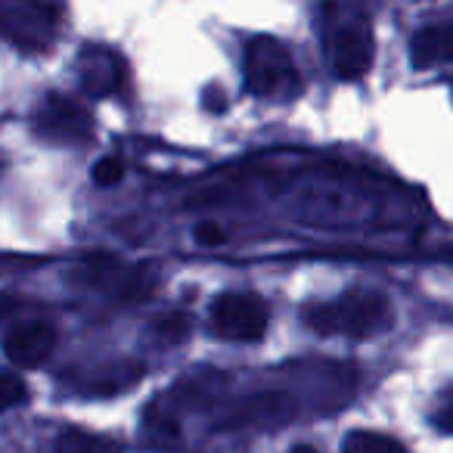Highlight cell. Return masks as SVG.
<instances>
[{"mask_svg": "<svg viewBox=\"0 0 453 453\" xmlns=\"http://www.w3.org/2000/svg\"><path fill=\"white\" fill-rule=\"evenodd\" d=\"M78 75H81V88L90 96L115 94L121 84V59L106 47H84L81 59H78Z\"/></svg>", "mask_w": 453, "mask_h": 453, "instance_id": "ba28073f", "label": "cell"}, {"mask_svg": "<svg viewBox=\"0 0 453 453\" xmlns=\"http://www.w3.org/2000/svg\"><path fill=\"white\" fill-rule=\"evenodd\" d=\"M292 453H317V450H314V447H311V444H298Z\"/></svg>", "mask_w": 453, "mask_h": 453, "instance_id": "e0dca14e", "label": "cell"}, {"mask_svg": "<svg viewBox=\"0 0 453 453\" xmlns=\"http://www.w3.org/2000/svg\"><path fill=\"white\" fill-rule=\"evenodd\" d=\"M391 302L382 292L351 289L335 302L304 308V320L320 335H348V339H370L391 326Z\"/></svg>", "mask_w": 453, "mask_h": 453, "instance_id": "6da1fadb", "label": "cell"}, {"mask_svg": "<svg viewBox=\"0 0 453 453\" xmlns=\"http://www.w3.org/2000/svg\"><path fill=\"white\" fill-rule=\"evenodd\" d=\"M63 7L50 4H0V38L10 44L41 50L50 44Z\"/></svg>", "mask_w": 453, "mask_h": 453, "instance_id": "277c9868", "label": "cell"}, {"mask_svg": "<svg viewBox=\"0 0 453 453\" xmlns=\"http://www.w3.org/2000/svg\"><path fill=\"white\" fill-rule=\"evenodd\" d=\"M35 127L41 137L59 140V143H75V140H88L94 134V121H90L88 109L63 94L44 96L38 115H35Z\"/></svg>", "mask_w": 453, "mask_h": 453, "instance_id": "8992f818", "label": "cell"}, {"mask_svg": "<svg viewBox=\"0 0 453 453\" xmlns=\"http://www.w3.org/2000/svg\"><path fill=\"white\" fill-rule=\"evenodd\" d=\"M329 59L342 81H360L372 65V32L366 19L342 22L329 35Z\"/></svg>", "mask_w": 453, "mask_h": 453, "instance_id": "5b68a950", "label": "cell"}, {"mask_svg": "<svg viewBox=\"0 0 453 453\" xmlns=\"http://www.w3.org/2000/svg\"><path fill=\"white\" fill-rule=\"evenodd\" d=\"M410 59H413L416 69L453 63V19L419 28L410 41Z\"/></svg>", "mask_w": 453, "mask_h": 453, "instance_id": "9c48e42d", "label": "cell"}, {"mask_svg": "<svg viewBox=\"0 0 453 453\" xmlns=\"http://www.w3.org/2000/svg\"><path fill=\"white\" fill-rule=\"evenodd\" d=\"M246 90L261 100H292L302 90L298 69L277 38H255L246 47Z\"/></svg>", "mask_w": 453, "mask_h": 453, "instance_id": "7a4b0ae2", "label": "cell"}, {"mask_svg": "<svg viewBox=\"0 0 453 453\" xmlns=\"http://www.w3.org/2000/svg\"><path fill=\"white\" fill-rule=\"evenodd\" d=\"M26 395H28L26 382H22L19 376L0 370V413H7V410L19 407V403L26 401Z\"/></svg>", "mask_w": 453, "mask_h": 453, "instance_id": "8fae6325", "label": "cell"}, {"mask_svg": "<svg viewBox=\"0 0 453 453\" xmlns=\"http://www.w3.org/2000/svg\"><path fill=\"white\" fill-rule=\"evenodd\" d=\"M226 240V234L220 230V224H199L196 226V242L202 246H220Z\"/></svg>", "mask_w": 453, "mask_h": 453, "instance_id": "2e32d148", "label": "cell"}, {"mask_svg": "<svg viewBox=\"0 0 453 453\" xmlns=\"http://www.w3.org/2000/svg\"><path fill=\"white\" fill-rule=\"evenodd\" d=\"M53 345H57V333H53L50 323H16V326L7 329L4 335V351L22 370H35L41 366L47 357L53 354Z\"/></svg>", "mask_w": 453, "mask_h": 453, "instance_id": "52a82bcc", "label": "cell"}, {"mask_svg": "<svg viewBox=\"0 0 453 453\" xmlns=\"http://www.w3.org/2000/svg\"><path fill=\"white\" fill-rule=\"evenodd\" d=\"M193 329V320H189V314H165L156 320V335L165 342H180L183 335Z\"/></svg>", "mask_w": 453, "mask_h": 453, "instance_id": "7c38bea8", "label": "cell"}, {"mask_svg": "<svg viewBox=\"0 0 453 453\" xmlns=\"http://www.w3.org/2000/svg\"><path fill=\"white\" fill-rule=\"evenodd\" d=\"M267 308L261 298L226 292L211 304V333L224 342H258L267 333Z\"/></svg>", "mask_w": 453, "mask_h": 453, "instance_id": "3957f363", "label": "cell"}, {"mask_svg": "<svg viewBox=\"0 0 453 453\" xmlns=\"http://www.w3.org/2000/svg\"><path fill=\"white\" fill-rule=\"evenodd\" d=\"M342 453H407V447L397 438L382 432H370V428H357L348 432L342 441Z\"/></svg>", "mask_w": 453, "mask_h": 453, "instance_id": "30bf717a", "label": "cell"}, {"mask_svg": "<svg viewBox=\"0 0 453 453\" xmlns=\"http://www.w3.org/2000/svg\"><path fill=\"white\" fill-rule=\"evenodd\" d=\"M59 453H106L100 444H96L90 434L84 432H63L59 438Z\"/></svg>", "mask_w": 453, "mask_h": 453, "instance_id": "5bb4252c", "label": "cell"}, {"mask_svg": "<svg viewBox=\"0 0 453 453\" xmlns=\"http://www.w3.org/2000/svg\"><path fill=\"white\" fill-rule=\"evenodd\" d=\"M432 422H434V428H441V432H453V391L444 395V401L438 403V410L432 413Z\"/></svg>", "mask_w": 453, "mask_h": 453, "instance_id": "9a60e30c", "label": "cell"}, {"mask_svg": "<svg viewBox=\"0 0 453 453\" xmlns=\"http://www.w3.org/2000/svg\"><path fill=\"white\" fill-rule=\"evenodd\" d=\"M121 177H125V162H121V158L106 156L94 165V183L96 187H115V183H121Z\"/></svg>", "mask_w": 453, "mask_h": 453, "instance_id": "4fadbf2b", "label": "cell"}]
</instances>
